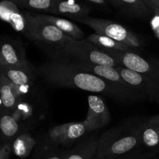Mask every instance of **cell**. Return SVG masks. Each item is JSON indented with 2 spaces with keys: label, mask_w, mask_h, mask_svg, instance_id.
Here are the masks:
<instances>
[{
  "label": "cell",
  "mask_w": 159,
  "mask_h": 159,
  "mask_svg": "<svg viewBox=\"0 0 159 159\" xmlns=\"http://www.w3.org/2000/svg\"><path fill=\"white\" fill-rule=\"evenodd\" d=\"M37 74L52 86L98 93L118 101L144 100L134 88L113 84L75 66L70 61L56 57L36 68Z\"/></svg>",
  "instance_id": "6da1fadb"
},
{
  "label": "cell",
  "mask_w": 159,
  "mask_h": 159,
  "mask_svg": "<svg viewBox=\"0 0 159 159\" xmlns=\"http://www.w3.org/2000/svg\"><path fill=\"white\" fill-rule=\"evenodd\" d=\"M141 147L137 126H116L99 137L96 157L123 155Z\"/></svg>",
  "instance_id": "7a4b0ae2"
},
{
  "label": "cell",
  "mask_w": 159,
  "mask_h": 159,
  "mask_svg": "<svg viewBox=\"0 0 159 159\" xmlns=\"http://www.w3.org/2000/svg\"><path fill=\"white\" fill-rule=\"evenodd\" d=\"M58 48L59 52L56 57L105 66L116 67L119 65L111 55L105 52L86 40L77 41L69 38L63 45Z\"/></svg>",
  "instance_id": "3957f363"
},
{
  "label": "cell",
  "mask_w": 159,
  "mask_h": 159,
  "mask_svg": "<svg viewBox=\"0 0 159 159\" xmlns=\"http://www.w3.org/2000/svg\"><path fill=\"white\" fill-rule=\"evenodd\" d=\"M75 20L88 26L94 30L95 33L126 44L137 52L142 46V42L135 34L117 22L89 16Z\"/></svg>",
  "instance_id": "277c9868"
},
{
  "label": "cell",
  "mask_w": 159,
  "mask_h": 159,
  "mask_svg": "<svg viewBox=\"0 0 159 159\" xmlns=\"http://www.w3.org/2000/svg\"><path fill=\"white\" fill-rule=\"evenodd\" d=\"M26 30L24 35L32 41L42 42L45 44H52L57 47L63 45L69 37L63 32L48 23L39 14H31L25 12Z\"/></svg>",
  "instance_id": "5b68a950"
},
{
  "label": "cell",
  "mask_w": 159,
  "mask_h": 159,
  "mask_svg": "<svg viewBox=\"0 0 159 159\" xmlns=\"http://www.w3.org/2000/svg\"><path fill=\"white\" fill-rule=\"evenodd\" d=\"M102 51L114 57L120 66L159 80L158 61L145 59L134 52H123L111 49H103Z\"/></svg>",
  "instance_id": "8992f818"
},
{
  "label": "cell",
  "mask_w": 159,
  "mask_h": 159,
  "mask_svg": "<svg viewBox=\"0 0 159 159\" xmlns=\"http://www.w3.org/2000/svg\"><path fill=\"white\" fill-rule=\"evenodd\" d=\"M90 133L85 121L63 123L51 128L48 137L56 144L64 148H70Z\"/></svg>",
  "instance_id": "52a82bcc"
},
{
  "label": "cell",
  "mask_w": 159,
  "mask_h": 159,
  "mask_svg": "<svg viewBox=\"0 0 159 159\" xmlns=\"http://www.w3.org/2000/svg\"><path fill=\"white\" fill-rule=\"evenodd\" d=\"M116 70L125 81L141 93L145 98L159 103V80L142 73L133 71L123 66H117Z\"/></svg>",
  "instance_id": "ba28073f"
},
{
  "label": "cell",
  "mask_w": 159,
  "mask_h": 159,
  "mask_svg": "<svg viewBox=\"0 0 159 159\" xmlns=\"http://www.w3.org/2000/svg\"><path fill=\"white\" fill-rule=\"evenodd\" d=\"M0 74L6 76L16 87L21 97L30 91L38 75L36 68L30 62L19 66H0Z\"/></svg>",
  "instance_id": "9c48e42d"
},
{
  "label": "cell",
  "mask_w": 159,
  "mask_h": 159,
  "mask_svg": "<svg viewBox=\"0 0 159 159\" xmlns=\"http://www.w3.org/2000/svg\"><path fill=\"white\" fill-rule=\"evenodd\" d=\"M88 111L84 121L90 132L105 127L111 120V115L103 98L98 95L91 94L88 97Z\"/></svg>",
  "instance_id": "30bf717a"
},
{
  "label": "cell",
  "mask_w": 159,
  "mask_h": 159,
  "mask_svg": "<svg viewBox=\"0 0 159 159\" xmlns=\"http://www.w3.org/2000/svg\"><path fill=\"white\" fill-rule=\"evenodd\" d=\"M24 48L17 41L0 42V66H13L27 63Z\"/></svg>",
  "instance_id": "8fae6325"
},
{
  "label": "cell",
  "mask_w": 159,
  "mask_h": 159,
  "mask_svg": "<svg viewBox=\"0 0 159 159\" xmlns=\"http://www.w3.org/2000/svg\"><path fill=\"white\" fill-rule=\"evenodd\" d=\"M137 126L142 147L157 150L159 148V115L148 118Z\"/></svg>",
  "instance_id": "7c38bea8"
},
{
  "label": "cell",
  "mask_w": 159,
  "mask_h": 159,
  "mask_svg": "<svg viewBox=\"0 0 159 159\" xmlns=\"http://www.w3.org/2000/svg\"><path fill=\"white\" fill-rule=\"evenodd\" d=\"M63 59V58H62ZM69 60V59H67ZM77 68L84 70L85 72H88L90 73L96 75L97 76L102 78L104 80H106L108 81L111 82L113 84L122 85L123 87L129 88H134L128 84L123 79L116 67L105 66L96 65V64L86 63V62H76L73 60H69Z\"/></svg>",
  "instance_id": "4fadbf2b"
},
{
  "label": "cell",
  "mask_w": 159,
  "mask_h": 159,
  "mask_svg": "<svg viewBox=\"0 0 159 159\" xmlns=\"http://www.w3.org/2000/svg\"><path fill=\"white\" fill-rule=\"evenodd\" d=\"M91 7L72 0H56L48 13L70 17L73 20L88 16Z\"/></svg>",
  "instance_id": "5bb4252c"
},
{
  "label": "cell",
  "mask_w": 159,
  "mask_h": 159,
  "mask_svg": "<svg viewBox=\"0 0 159 159\" xmlns=\"http://www.w3.org/2000/svg\"><path fill=\"white\" fill-rule=\"evenodd\" d=\"M0 18L10 24L16 31L24 34L26 30V18L16 4L10 0L0 2Z\"/></svg>",
  "instance_id": "9a60e30c"
},
{
  "label": "cell",
  "mask_w": 159,
  "mask_h": 159,
  "mask_svg": "<svg viewBox=\"0 0 159 159\" xmlns=\"http://www.w3.org/2000/svg\"><path fill=\"white\" fill-rule=\"evenodd\" d=\"M99 137L96 135L84 137L67 150L65 159H94L97 153Z\"/></svg>",
  "instance_id": "2e32d148"
},
{
  "label": "cell",
  "mask_w": 159,
  "mask_h": 159,
  "mask_svg": "<svg viewBox=\"0 0 159 159\" xmlns=\"http://www.w3.org/2000/svg\"><path fill=\"white\" fill-rule=\"evenodd\" d=\"M0 101L9 111H13L21 102L16 87L3 75L0 74Z\"/></svg>",
  "instance_id": "e0dca14e"
},
{
  "label": "cell",
  "mask_w": 159,
  "mask_h": 159,
  "mask_svg": "<svg viewBox=\"0 0 159 159\" xmlns=\"http://www.w3.org/2000/svg\"><path fill=\"white\" fill-rule=\"evenodd\" d=\"M115 7L129 17L144 18L152 14L143 0H109Z\"/></svg>",
  "instance_id": "ac0fdd59"
},
{
  "label": "cell",
  "mask_w": 159,
  "mask_h": 159,
  "mask_svg": "<svg viewBox=\"0 0 159 159\" xmlns=\"http://www.w3.org/2000/svg\"><path fill=\"white\" fill-rule=\"evenodd\" d=\"M37 149L34 159H65L67 150L53 143L48 137H44L37 142Z\"/></svg>",
  "instance_id": "d6986e66"
},
{
  "label": "cell",
  "mask_w": 159,
  "mask_h": 159,
  "mask_svg": "<svg viewBox=\"0 0 159 159\" xmlns=\"http://www.w3.org/2000/svg\"><path fill=\"white\" fill-rule=\"evenodd\" d=\"M41 17L43 18L48 23L54 25L58 29L63 32L69 38L77 41H83L84 39V34L81 28H80L75 23L67 19L59 17L49 14H39Z\"/></svg>",
  "instance_id": "ffe728a7"
},
{
  "label": "cell",
  "mask_w": 159,
  "mask_h": 159,
  "mask_svg": "<svg viewBox=\"0 0 159 159\" xmlns=\"http://www.w3.org/2000/svg\"><path fill=\"white\" fill-rule=\"evenodd\" d=\"M20 130L17 119L11 111H0V136L2 138L7 142L13 141L20 134Z\"/></svg>",
  "instance_id": "44dd1931"
},
{
  "label": "cell",
  "mask_w": 159,
  "mask_h": 159,
  "mask_svg": "<svg viewBox=\"0 0 159 159\" xmlns=\"http://www.w3.org/2000/svg\"><path fill=\"white\" fill-rule=\"evenodd\" d=\"M36 145V140L31 134L28 133H22L12 141V152L20 158H27Z\"/></svg>",
  "instance_id": "7402d4cb"
},
{
  "label": "cell",
  "mask_w": 159,
  "mask_h": 159,
  "mask_svg": "<svg viewBox=\"0 0 159 159\" xmlns=\"http://www.w3.org/2000/svg\"><path fill=\"white\" fill-rule=\"evenodd\" d=\"M85 40H86L87 42H90V43L95 45L96 47L102 50L111 49L123 52H137L136 50L129 47L126 44L119 42L118 41L112 39V38H108V37L105 36V35L99 34L97 33L91 34Z\"/></svg>",
  "instance_id": "603a6c76"
},
{
  "label": "cell",
  "mask_w": 159,
  "mask_h": 159,
  "mask_svg": "<svg viewBox=\"0 0 159 159\" xmlns=\"http://www.w3.org/2000/svg\"><path fill=\"white\" fill-rule=\"evenodd\" d=\"M18 7L33 11L48 13L56 0H10Z\"/></svg>",
  "instance_id": "cb8c5ba5"
},
{
  "label": "cell",
  "mask_w": 159,
  "mask_h": 159,
  "mask_svg": "<svg viewBox=\"0 0 159 159\" xmlns=\"http://www.w3.org/2000/svg\"><path fill=\"white\" fill-rule=\"evenodd\" d=\"M155 154L149 151H143L140 149L136 150L129 153L126 159H151Z\"/></svg>",
  "instance_id": "d4e9b609"
},
{
  "label": "cell",
  "mask_w": 159,
  "mask_h": 159,
  "mask_svg": "<svg viewBox=\"0 0 159 159\" xmlns=\"http://www.w3.org/2000/svg\"><path fill=\"white\" fill-rule=\"evenodd\" d=\"M12 152L10 142H6L0 146V159H9Z\"/></svg>",
  "instance_id": "484cf974"
},
{
  "label": "cell",
  "mask_w": 159,
  "mask_h": 159,
  "mask_svg": "<svg viewBox=\"0 0 159 159\" xmlns=\"http://www.w3.org/2000/svg\"><path fill=\"white\" fill-rule=\"evenodd\" d=\"M152 14L159 16V0H143Z\"/></svg>",
  "instance_id": "4316f807"
},
{
  "label": "cell",
  "mask_w": 159,
  "mask_h": 159,
  "mask_svg": "<svg viewBox=\"0 0 159 159\" xmlns=\"http://www.w3.org/2000/svg\"><path fill=\"white\" fill-rule=\"evenodd\" d=\"M130 153V152H129ZM129 153L119 156H105V157H94V159H126Z\"/></svg>",
  "instance_id": "83f0119b"
},
{
  "label": "cell",
  "mask_w": 159,
  "mask_h": 159,
  "mask_svg": "<svg viewBox=\"0 0 159 159\" xmlns=\"http://www.w3.org/2000/svg\"><path fill=\"white\" fill-rule=\"evenodd\" d=\"M85 1L97 6H103L106 3V0H85Z\"/></svg>",
  "instance_id": "f1b7e54d"
},
{
  "label": "cell",
  "mask_w": 159,
  "mask_h": 159,
  "mask_svg": "<svg viewBox=\"0 0 159 159\" xmlns=\"http://www.w3.org/2000/svg\"><path fill=\"white\" fill-rule=\"evenodd\" d=\"M151 159H159V155L158 156H155V155H154V157H153Z\"/></svg>",
  "instance_id": "f546056e"
},
{
  "label": "cell",
  "mask_w": 159,
  "mask_h": 159,
  "mask_svg": "<svg viewBox=\"0 0 159 159\" xmlns=\"http://www.w3.org/2000/svg\"><path fill=\"white\" fill-rule=\"evenodd\" d=\"M157 152H158V153H159V148H157Z\"/></svg>",
  "instance_id": "4dcf8cb0"
}]
</instances>
